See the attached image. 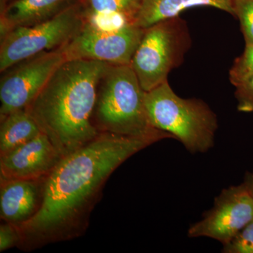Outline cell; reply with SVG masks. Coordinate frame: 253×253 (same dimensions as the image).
<instances>
[{
  "mask_svg": "<svg viewBox=\"0 0 253 253\" xmlns=\"http://www.w3.org/2000/svg\"><path fill=\"white\" fill-rule=\"evenodd\" d=\"M159 141L101 131L61 158L46 178L38 212L14 225L19 248L28 251L81 236L110 176L128 158Z\"/></svg>",
  "mask_w": 253,
  "mask_h": 253,
  "instance_id": "obj_1",
  "label": "cell"
},
{
  "mask_svg": "<svg viewBox=\"0 0 253 253\" xmlns=\"http://www.w3.org/2000/svg\"><path fill=\"white\" fill-rule=\"evenodd\" d=\"M110 65L95 60H65L26 108L62 158L101 132L93 114L100 80Z\"/></svg>",
  "mask_w": 253,
  "mask_h": 253,
  "instance_id": "obj_2",
  "label": "cell"
},
{
  "mask_svg": "<svg viewBox=\"0 0 253 253\" xmlns=\"http://www.w3.org/2000/svg\"><path fill=\"white\" fill-rule=\"evenodd\" d=\"M145 93L131 64L110 65L98 85L94 126L100 131L119 135L174 139L150 123Z\"/></svg>",
  "mask_w": 253,
  "mask_h": 253,
  "instance_id": "obj_3",
  "label": "cell"
},
{
  "mask_svg": "<svg viewBox=\"0 0 253 253\" xmlns=\"http://www.w3.org/2000/svg\"><path fill=\"white\" fill-rule=\"evenodd\" d=\"M145 106L152 126L170 134L191 154L214 146L217 116L203 100L180 97L166 81L145 93Z\"/></svg>",
  "mask_w": 253,
  "mask_h": 253,
  "instance_id": "obj_4",
  "label": "cell"
},
{
  "mask_svg": "<svg viewBox=\"0 0 253 253\" xmlns=\"http://www.w3.org/2000/svg\"><path fill=\"white\" fill-rule=\"evenodd\" d=\"M191 46L186 21L179 16L145 28L131 66L144 91L168 81L172 70L179 67Z\"/></svg>",
  "mask_w": 253,
  "mask_h": 253,
  "instance_id": "obj_5",
  "label": "cell"
},
{
  "mask_svg": "<svg viewBox=\"0 0 253 253\" xmlns=\"http://www.w3.org/2000/svg\"><path fill=\"white\" fill-rule=\"evenodd\" d=\"M86 22L78 1L44 22L11 30L1 38L0 71L4 72L35 55L61 49L81 31Z\"/></svg>",
  "mask_w": 253,
  "mask_h": 253,
  "instance_id": "obj_6",
  "label": "cell"
},
{
  "mask_svg": "<svg viewBox=\"0 0 253 253\" xmlns=\"http://www.w3.org/2000/svg\"><path fill=\"white\" fill-rule=\"evenodd\" d=\"M145 29L133 23L103 28L86 21L81 31L61 47L65 59H86L111 65L131 64Z\"/></svg>",
  "mask_w": 253,
  "mask_h": 253,
  "instance_id": "obj_7",
  "label": "cell"
},
{
  "mask_svg": "<svg viewBox=\"0 0 253 253\" xmlns=\"http://www.w3.org/2000/svg\"><path fill=\"white\" fill-rule=\"evenodd\" d=\"M65 60L60 49L45 51L23 60L1 73V119L10 113L26 109Z\"/></svg>",
  "mask_w": 253,
  "mask_h": 253,
  "instance_id": "obj_8",
  "label": "cell"
},
{
  "mask_svg": "<svg viewBox=\"0 0 253 253\" xmlns=\"http://www.w3.org/2000/svg\"><path fill=\"white\" fill-rule=\"evenodd\" d=\"M253 220V198L244 184L221 191L213 207L188 231L190 238L207 237L227 244Z\"/></svg>",
  "mask_w": 253,
  "mask_h": 253,
  "instance_id": "obj_9",
  "label": "cell"
},
{
  "mask_svg": "<svg viewBox=\"0 0 253 253\" xmlns=\"http://www.w3.org/2000/svg\"><path fill=\"white\" fill-rule=\"evenodd\" d=\"M61 158L49 138L41 132L29 142L0 156V179H46Z\"/></svg>",
  "mask_w": 253,
  "mask_h": 253,
  "instance_id": "obj_10",
  "label": "cell"
},
{
  "mask_svg": "<svg viewBox=\"0 0 253 253\" xmlns=\"http://www.w3.org/2000/svg\"><path fill=\"white\" fill-rule=\"evenodd\" d=\"M45 179L1 180V219L15 226L31 219L41 207Z\"/></svg>",
  "mask_w": 253,
  "mask_h": 253,
  "instance_id": "obj_11",
  "label": "cell"
},
{
  "mask_svg": "<svg viewBox=\"0 0 253 253\" xmlns=\"http://www.w3.org/2000/svg\"><path fill=\"white\" fill-rule=\"evenodd\" d=\"M78 0H11L1 9V38L11 30L48 21Z\"/></svg>",
  "mask_w": 253,
  "mask_h": 253,
  "instance_id": "obj_12",
  "label": "cell"
},
{
  "mask_svg": "<svg viewBox=\"0 0 253 253\" xmlns=\"http://www.w3.org/2000/svg\"><path fill=\"white\" fill-rule=\"evenodd\" d=\"M212 6L234 16L233 0H145L134 24L147 28L195 6Z\"/></svg>",
  "mask_w": 253,
  "mask_h": 253,
  "instance_id": "obj_13",
  "label": "cell"
},
{
  "mask_svg": "<svg viewBox=\"0 0 253 253\" xmlns=\"http://www.w3.org/2000/svg\"><path fill=\"white\" fill-rule=\"evenodd\" d=\"M41 132L26 109L10 113L1 119L0 156L29 142Z\"/></svg>",
  "mask_w": 253,
  "mask_h": 253,
  "instance_id": "obj_14",
  "label": "cell"
},
{
  "mask_svg": "<svg viewBox=\"0 0 253 253\" xmlns=\"http://www.w3.org/2000/svg\"><path fill=\"white\" fill-rule=\"evenodd\" d=\"M145 0H78L86 21L96 23L118 18L123 23H133Z\"/></svg>",
  "mask_w": 253,
  "mask_h": 253,
  "instance_id": "obj_15",
  "label": "cell"
},
{
  "mask_svg": "<svg viewBox=\"0 0 253 253\" xmlns=\"http://www.w3.org/2000/svg\"><path fill=\"white\" fill-rule=\"evenodd\" d=\"M253 77V43L246 44L244 53L234 61L229 80L234 86Z\"/></svg>",
  "mask_w": 253,
  "mask_h": 253,
  "instance_id": "obj_16",
  "label": "cell"
},
{
  "mask_svg": "<svg viewBox=\"0 0 253 253\" xmlns=\"http://www.w3.org/2000/svg\"><path fill=\"white\" fill-rule=\"evenodd\" d=\"M234 16L239 19L246 44L253 43V0H233Z\"/></svg>",
  "mask_w": 253,
  "mask_h": 253,
  "instance_id": "obj_17",
  "label": "cell"
},
{
  "mask_svg": "<svg viewBox=\"0 0 253 253\" xmlns=\"http://www.w3.org/2000/svg\"><path fill=\"white\" fill-rule=\"evenodd\" d=\"M224 253H253V220L249 222L227 244L223 245Z\"/></svg>",
  "mask_w": 253,
  "mask_h": 253,
  "instance_id": "obj_18",
  "label": "cell"
},
{
  "mask_svg": "<svg viewBox=\"0 0 253 253\" xmlns=\"http://www.w3.org/2000/svg\"><path fill=\"white\" fill-rule=\"evenodd\" d=\"M235 87L238 110L241 112H253V77Z\"/></svg>",
  "mask_w": 253,
  "mask_h": 253,
  "instance_id": "obj_19",
  "label": "cell"
},
{
  "mask_svg": "<svg viewBox=\"0 0 253 253\" xmlns=\"http://www.w3.org/2000/svg\"><path fill=\"white\" fill-rule=\"evenodd\" d=\"M20 237L14 224L6 222L0 226V251H6L18 246Z\"/></svg>",
  "mask_w": 253,
  "mask_h": 253,
  "instance_id": "obj_20",
  "label": "cell"
},
{
  "mask_svg": "<svg viewBox=\"0 0 253 253\" xmlns=\"http://www.w3.org/2000/svg\"><path fill=\"white\" fill-rule=\"evenodd\" d=\"M243 184L253 198V172H248L246 174Z\"/></svg>",
  "mask_w": 253,
  "mask_h": 253,
  "instance_id": "obj_21",
  "label": "cell"
},
{
  "mask_svg": "<svg viewBox=\"0 0 253 253\" xmlns=\"http://www.w3.org/2000/svg\"></svg>",
  "mask_w": 253,
  "mask_h": 253,
  "instance_id": "obj_22",
  "label": "cell"
}]
</instances>
